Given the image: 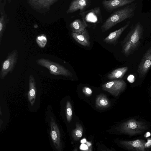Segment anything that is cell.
Masks as SVG:
<instances>
[{"mask_svg":"<svg viewBox=\"0 0 151 151\" xmlns=\"http://www.w3.org/2000/svg\"><path fill=\"white\" fill-rule=\"evenodd\" d=\"M151 126V124L145 120L134 117L122 123L117 129L122 134L135 136L143 134L150 129Z\"/></svg>","mask_w":151,"mask_h":151,"instance_id":"obj_1","label":"cell"},{"mask_svg":"<svg viewBox=\"0 0 151 151\" xmlns=\"http://www.w3.org/2000/svg\"><path fill=\"white\" fill-rule=\"evenodd\" d=\"M143 28L138 22L131 29L122 43V52L125 56H128L137 50L142 37Z\"/></svg>","mask_w":151,"mask_h":151,"instance_id":"obj_2","label":"cell"},{"mask_svg":"<svg viewBox=\"0 0 151 151\" xmlns=\"http://www.w3.org/2000/svg\"><path fill=\"white\" fill-rule=\"evenodd\" d=\"M134 10L133 7L128 6L112 14L102 25V32H105L118 23L132 17Z\"/></svg>","mask_w":151,"mask_h":151,"instance_id":"obj_3","label":"cell"},{"mask_svg":"<svg viewBox=\"0 0 151 151\" xmlns=\"http://www.w3.org/2000/svg\"><path fill=\"white\" fill-rule=\"evenodd\" d=\"M36 62L39 65L47 68L51 74L67 77H72L73 76L71 72L65 67L48 59L40 58L37 60Z\"/></svg>","mask_w":151,"mask_h":151,"instance_id":"obj_4","label":"cell"},{"mask_svg":"<svg viewBox=\"0 0 151 151\" xmlns=\"http://www.w3.org/2000/svg\"><path fill=\"white\" fill-rule=\"evenodd\" d=\"M18 52L17 50H14L8 55L6 59L2 63L0 71V78H5L9 74L11 73L17 63Z\"/></svg>","mask_w":151,"mask_h":151,"instance_id":"obj_5","label":"cell"},{"mask_svg":"<svg viewBox=\"0 0 151 151\" xmlns=\"http://www.w3.org/2000/svg\"><path fill=\"white\" fill-rule=\"evenodd\" d=\"M126 87L125 81L121 79H114L108 81L102 86V88L111 94L118 96L124 91Z\"/></svg>","mask_w":151,"mask_h":151,"instance_id":"obj_6","label":"cell"},{"mask_svg":"<svg viewBox=\"0 0 151 151\" xmlns=\"http://www.w3.org/2000/svg\"><path fill=\"white\" fill-rule=\"evenodd\" d=\"M151 67V46L146 52L138 66L137 72L140 78L144 77Z\"/></svg>","mask_w":151,"mask_h":151,"instance_id":"obj_7","label":"cell"},{"mask_svg":"<svg viewBox=\"0 0 151 151\" xmlns=\"http://www.w3.org/2000/svg\"><path fill=\"white\" fill-rule=\"evenodd\" d=\"M50 135L52 142L57 150L60 151L62 149V143L60 133L58 127L52 117L50 120Z\"/></svg>","mask_w":151,"mask_h":151,"instance_id":"obj_8","label":"cell"},{"mask_svg":"<svg viewBox=\"0 0 151 151\" xmlns=\"http://www.w3.org/2000/svg\"><path fill=\"white\" fill-rule=\"evenodd\" d=\"M146 142L143 139H137L131 141L121 140L119 141V143L129 150L145 151L144 145Z\"/></svg>","mask_w":151,"mask_h":151,"instance_id":"obj_9","label":"cell"},{"mask_svg":"<svg viewBox=\"0 0 151 151\" xmlns=\"http://www.w3.org/2000/svg\"><path fill=\"white\" fill-rule=\"evenodd\" d=\"M136 0H104L102 5L106 10H113L121 6L132 3Z\"/></svg>","mask_w":151,"mask_h":151,"instance_id":"obj_10","label":"cell"},{"mask_svg":"<svg viewBox=\"0 0 151 151\" xmlns=\"http://www.w3.org/2000/svg\"><path fill=\"white\" fill-rule=\"evenodd\" d=\"M130 23V22H128L123 27L110 33L104 39V41L109 45H116L117 43L118 39L123 32L129 26Z\"/></svg>","mask_w":151,"mask_h":151,"instance_id":"obj_11","label":"cell"},{"mask_svg":"<svg viewBox=\"0 0 151 151\" xmlns=\"http://www.w3.org/2000/svg\"><path fill=\"white\" fill-rule=\"evenodd\" d=\"M36 93L37 88L35 81L32 75L30 74L29 77L28 98L31 106L33 105L35 102Z\"/></svg>","mask_w":151,"mask_h":151,"instance_id":"obj_12","label":"cell"},{"mask_svg":"<svg viewBox=\"0 0 151 151\" xmlns=\"http://www.w3.org/2000/svg\"><path fill=\"white\" fill-rule=\"evenodd\" d=\"M71 35L74 39L79 44L85 47L90 46V36L86 29L81 34L72 32Z\"/></svg>","mask_w":151,"mask_h":151,"instance_id":"obj_13","label":"cell"},{"mask_svg":"<svg viewBox=\"0 0 151 151\" xmlns=\"http://www.w3.org/2000/svg\"><path fill=\"white\" fill-rule=\"evenodd\" d=\"M89 0H73L71 3L66 12L73 13L80 10L82 12L88 6Z\"/></svg>","mask_w":151,"mask_h":151,"instance_id":"obj_14","label":"cell"},{"mask_svg":"<svg viewBox=\"0 0 151 151\" xmlns=\"http://www.w3.org/2000/svg\"><path fill=\"white\" fill-rule=\"evenodd\" d=\"M56 0H28V2L36 9H49Z\"/></svg>","mask_w":151,"mask_h":151,"instance_id":"obj_15","label":"cell"},{"mask_svg":"<svg viewBox=\"0 0 151 151\" xmlns=\"http://www.w3.org/2000/svg\"><path fill=\"white\" fill-rule=\"evenodd\" d=\"M70 26L72 32L81 34L86 29L87 25L85 21L77 19L72 22Z\"/></svg>","mask_w":151,"mask_h":151,"instance_id":"obj_16","label":"cell"},{"mask_svg":"<svg viewBox=\"0 0 151 151\" xmlns=\"http://www.w3.org/2000/svg\"><path fill=\"white\" fill-rule=\"evenodd\" d=\"M96 106L99 109H105L109 107L111 103L107 98L104 94H100L98 95L96 99Z\"/></svg>","mask_w":151,"mask_h":151,"instance_id":"obj_17","label":"cell"},{"mask_svg":"<svg viewBox=\"0 0 151 151\" xmlns=\"http://www.w3.org/2000/svg\"><path fill=\"white\" fill-rule=\"evenodd\" d=\"M128 67L126 66L116 69L109 73L107 77L110 80L121 79L128 70Z\"/></svg>","mask_w":151,"mask_h":151,"instance_id":"obj_18","label":"cell"},{"mask_svg":"<svg viewBox=\"0 0 151 151\" xmlns=\"http://www.w3.org/2000/svg\"><path fill=\"white\" fill-rule=\"evenodd\" d=\"M83 132V129L82 125L76 122L75 129L72 132V136L73 139L76 141L79 140L82 136Z\"/></svg>","mask_w":151,"mask_h":151,"instance_id":"obj_19","label":"cell"},{"mask_svg":"<svg viewBox=\"0 0 151 151\" xmlns=\"http://www.w3.org/2000/svg\"><path fill=\"white\" fill-rule=\"evenodd\" d=\"M36 41L37 44L40 47L43 48L47 44V37L45 35L41 34L37 36Z\"/></svg>","mask_w":151,"mask_h":151,"instance_id":"obj_20","label":"cell"},{"mask_svg":"<svg viewBox=\"0 0 151 151\" xmlns=\"http://www.w3.org/2000/svg\"><path fill=\"white\" fill-rule=\"evenodd\" d=\"M66 114L67 120L68 122L71 120L72 115V107L70 102L67 101L66 106Z\"/></svg>","mask_w":151,"mask_h":151,"instance_id":"obj_21","label":"cell"},{"mask_svg":"<svg viewBox=\"0 0 151 151\" xmlns=\"http://www.w3.org/2000/svg\"><path fill=\"white\" fill-rule=\"evenodd\" d=\"M4 16L1 15L0 20V46L3 35V34L6 27V23L4 20Z\"/></svg>","mask_w":151,"mask_h":151,"instance_id":"obj_22","label":"cell"},{"mask_svg":"<svg viewBox=\"0 0 151 151\" xmlns=\"http://www.w3.org/2000/svg\"><path fill=\"white\" fill-rule=\"evenodd\" d=\"M82 91L83 93L87 96H91L92 94V91L89 87L85 86L82 89Z\"/></svg>","mask_w":151,"mask_h":151,"instance_id":"obj_23","label":"cell"},{"mask_svg":"<svg viewBox=\"0 0 151 151\" xmlns=\"http://www.w3.org/2000/svg\"><path fill=\"white\" fill-rule=\"evenodd\" d=\"M151 147V138H148L147 139V142H146L144 145L145 150Z\"/></svg>","mask_w":151,"mask_h":151,"instance_id":"obj_24","label":"cell"}]
</instances>
